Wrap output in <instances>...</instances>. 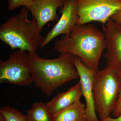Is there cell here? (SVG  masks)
<instances>
[{
    "label": "cell",
    "instance_id": "obj_2",
    "mask_svg": "<svg viewBox=\"0 0 121 121\" xmlns=\"http://www.w3.org/2000/svg\"><path fill=\"white\" fill-rule=\"evenodd\" d=\"M74 58L70 54H60L53 59L41 58L36 53L29 54V65L35 86L50 96L59 87L78 78Z\"/></svg>",
    "mask_w": 121,
    "mask_h": 121
},
{
    "label": "cell",
    "instance_id": "obj_14",
    "mask_svg": "<svg viewBox=\"0 0 121 121\" xmlns=\"http://www.w3.org/2000/svg\"><path fill=\"white\" fill-rule=\"evenodd\" d=\"M0 121H28L26 115L16 108L9 105L0 109Z\"/></svg>",
    "mask_w": 121,
    "mask_h": 121
},
{
    "label": "cell",
    "instance_id": "obj_16",
    "mask_svg": "<svg viewBox=\"0 0 121 121\" xmlns=\"http://www.w3.org/2000/svg\"><path fill=\"white\" fill-rule=\"evenodd\" d=\"M112 113L115 117L121 115V89Z\"/></svg>",
    "mask_w": 121,
    "mask_h": 121
},
{
    "label": "cell",
    "instance_id": "obj_4",
    "mask_svg": "<svg viewBox=\"0 0 121 121\" xmlns=\"http://www.w3.org/2000/svg\"><path fill=\"white\" fill-rule=\"evenodd\" d=\"M121 89V78L110 68L97 71L93 82V98L100 120L113 112Z\"/></svg>",
    "mask_w": 121,
    "mask_h": 121
},
{
    "label": "cell",
    "instance_id": "obj_11",
    "mask_svg": "<svg viewBox=\"0 0 121 121\" xmlns=\"http://www.w3.org/2000/svg\"><path fill=\"white\" fill-rule=\"evenodd\" d=\"M82 96V87L79 82L66 91L59 93L46 104L53 115L80 100Z\"/></svg>",
    "mask_w": 121,
    "mask_h": 121
},
{
    "label": "cell",
    "instance_id": "obj_5",
    "mask_svg": "<svg viewBox=\"0 0 121 121\" xmlns=\"http://www.w3.org/2000/svg\"><path fill=\"white\" fill-rule=\"evenodd\" d=\"M29 54L18 50L8 59L0 60V83L29 86L33 82L29 63Z\"/></svg>",
    "mask_w": 121,
    "mask_h": 121
},
{
    "label": "cell",
    "instance_id": "obj_6",
    "mask_svg": "<svg viewBox=\"0 0 121 121\" xmlns=\"http://www.w3.org/2000/svg\"><path fill=\"white\" fill-rule=\"evenodd\" d=\"M78 19L77 24L93 21L106 23L121 9V0H75Z\"/></svg>",
    "mask_w": 121,
    "mask_h": 121
},
{
    "label": "cell",
    "instance_id": "obj_8",
    "mask_svg": "<svg viewBox=\"0 0 121 121\" xmlns=\"http://www.w3.org/2000/svg\"><path fill=\"white\" fill-rule=\"evenodd\" d=\"M74 63L78 74L83 96L86 100L87 121H100L96 115L93 98V82L97 71L87 67L78 56H74Z\"/></svg>",
    "mask_w": 121,
    "mask_h": 121
},
{
    "label": "cell",
    "instance_id": "obj_7",
    "mask_svg": "<svg viewBox=\"0 0 121 121\" xmlns=\"http://www.w3.org/2000/svg\"><path fill=\"white\" fill-rule=\"evenodd\" d=\"M105 36L106 52L104 56L107 66L121 78V24L109 18L103 25Z\"/></svg>",
    "mask_w": 121,
    "mask_h": 121
},
{
    "label": "cell",
    "instance_id": "obj_9",
    "mask_svg": "<svg viewBox=\"0 0 121 121\" xmlns=\"http://www.w3.org/2000/svg\"><path fill=\"white\" fill-rule=\"evenodd\" d=\"M60 12L62 14L60 18L45 36L39 49H43L60 35L69 34L77 24L78 17L75 0H66Z\"/></svg>",
    "mask_w": 121,
    "mask_h": 121
},
{
    "label": "cell",
    "instance_id": "obj_18",
    "mask_svg": "<svg viewBox=\"0 0 121 121\" xmlns=\"http://www.w3.org/2000/svg\"><path fill=\"white\" fill-rule=\"evenodd\" d=\"M100 121H121V115L119 117H116L115 118H113L110 117H108Z\"/></svg>",
    "mask_w": 121,
    "mask_h": 121
},
{
    "label": "cell",
    "instance_id": "obj_3",
    "mask_svg": "<svg viewBox=\"0 0 121 121\" xmlns=\"http://www.w3.org/2000/svg\"><path fill=\"white\" fill-rule=\"evenodd\" d=\"M28 9L22 7L17 14L12 16L0 26V39L12 50L18 49L29 54L36 53L44 41L36 21L28 19Z\"/></svg>",
    "mask_w": 121,
    "mask_h": 121
},
{
    "label": "cell",
    "instance_id": "obj_1",
    "mask_svg": "<svg viewBox=\"0 0 121 121\" xmlns=\"http://www.w3.org/2000/svg\"><path fill=\"white\" fill-rule=\"evenodd\" d=\"M54 48L60 54L78 56L87 67L97 71L106 50L105 36L94 25L76 24L69 34L55 42Z\"/></svg>",
    "mask_w": 121,
    "mask_h": 121
},
{
    "label": "cell",
    "instance_id": "obj_15",
    "mask_svg": "<svg viewBox=\"0 0 121 121\" xmlns=\"http://www.w3.org/2000/svg\"><path fill=\"white\" fill-rule=\"evenodd\" d=\"M32 0H8L9 9L10 11H13L20 7L26 8L29 7Z\"/></svg>",
    "mask_w": 121,
    "mask_h": 121
},
{
    "label": "cell",
    "instance_id": "obj_17",
    "mask_svg": "<svg viewBox=\"0 0 121 121\" xmlns=\"http://www.w3.org/2000/svg\"><path fill=\"white\" fill-rule=\"evenodd\" d=\"M110 18L117 23L121 24V9L112 15Z\"/></svg>",
    "mask_w": 121,
    "mask_h": 121
},
{
    "label": "cell",
    "instance_id": "obj_13",
    "mask_svg": "<svg viewBox=\"0 0 121 121\" xmlns=\"http://www.w3.org/2000/svg\"><path fill=\"white\" fill-rule=\"evenodd\" d=\"M28 121H52L53 115L46 103L36 102L27 111L26 115Z\"/></svg>",
    "mask_w": 121,
    "mask_h": 121
},
{
    "label": "cell",
    "instance_id": "obj_10",
    "mask_svg": "<svg viewBox=\"0 0 121 121\" xmlns=\"http://www.w3.org/2000/svg\"><path fill=\"white\" fill-rule=\"evenodd\" d=\"M65 1L66 0H32L31 5L27 8L36 21L40 32L47 23L58 20L57 9H62Z\"/></svg>",
    "mask_w": 121,
    "mask_h": 121
},
{
    "label": "cell",
    "instance_id": "obj_12",
    "mask_svg": "<svg viewBox=\"0 0 121 121\" xmlns=\"http://www.w3.org/2000/svg\"><path fill=\"white\" fill-rule=\"evenodd\" d=\"M52 121H87L86 105L79 100L53 114Z\"/></svg>",
    "mask_w": 121,
    "mask_h": 121
},
{
    "label": "cell",
    "instance_id": "obj_19",
    "mask_svg": "<svg viewBox=\"0 0 121 121\" xmlns=\"http://www.w3.org/2000/svg\"></svg>",
    "mask_w": 121,
    "mask_h": 121
}]
</instances>
